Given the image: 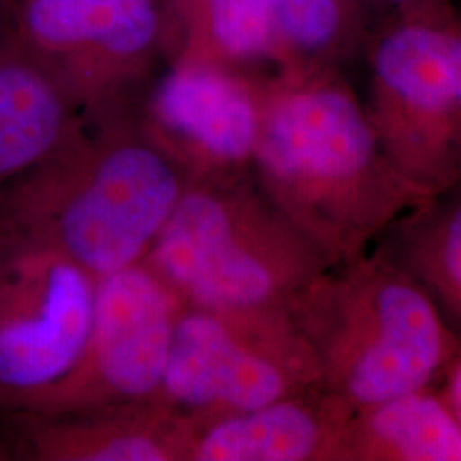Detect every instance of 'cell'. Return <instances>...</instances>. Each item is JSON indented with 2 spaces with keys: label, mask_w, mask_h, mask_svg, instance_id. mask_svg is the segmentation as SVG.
I'll return each instance as SVG.
<instances>
[{
  "label": "cell",
  "mask_w": 461,
  "mask_h": 461,
  "mask_svg": "<svg viewBox=\"0 0 461 461\" xmlns=\"http://www.w3.org/2000/svg\"><path fill=\"white\" fill-rule=\"evenodd\" d=\"M411 274L461 320V197L422 217L409 249Z\"/></svg>",
  "instance_id": "17"
},
{
  "label": "cell",
  "mask_w": 461,
  "mask_h": 461,
  "mask_svg": "<svg viewBox=\"0 0 461 461\" xmlns=\"http://www.w3.org/2000/svg\"><path fill=\"white\" fill-rule=\"evenodd\" d=\"M367 4L378 5L379 9L386 11L392 19L447 7L446 0H367Z\"/></svg>",
  "instance_id": "18"
},
{
  "label": "cell",
  "mask_w": 461,
  "mask_h": 461,
  "mask_svg": "<svg viewBox=\"0 0 461 461\" xmlns=\"http://www.w3.org/2000/svg\"><path fill=\"white\" fill-rule=\"evenodd\" d=\"M251 178L330 267L356 260L396 209L420 197L384 154L366 104L329 70L265 83Z\"/></svg>",
  "instance_id": "1"
},
{
  "label": "cell",
  "mask_w": 461,
  "mask_h": 461,
  "mask_svg": "<svg viewBox=\"0 0 461 461\" xmlns=\"http://www.w3.org/2000/svg\"><path fill=\"white\" fill-rule=\"evenodd\" d=\"M86 116L64 77L5 32L0 38V190L64 148Z\"/></svg>",
  "instance_id": "13"
},
{
  "label": "cell",
  "mask_w": 461,
  "mask_h": 461,
  "mask_svg": "<svg viewBox=\"0 0 461 461\" xmlns=\"http://www.w3.org/2000/svg\"><path fill=\"white\" fill-rule=\"evenodd\" d=\"M185 308L146 262L99 277L83 361L43 413L156 402Z\"/></svg>",
  "instance_id": "8"
},
{
  "label": "cell",
  "mask_w": 461,
  "mask_h": 461,
  "mask_svg": "<svg viewBox=\"0 0 461 461\" xmlns=\"http://www.w3.org/2000/svg\"><path fill=\"white\" fill-rule=\"evenodd\" d=\"M350 417L340 400L316 388L200 428L190 461L340 460Z\"/></svg>",
  "instance_id": "12"
},
{
  "label": "cell",
  "mask_w": 461,
  "mask_h": 461,
  "mask_svg": "<svg viewBox=\"0 0 461 461\" xmlns=\"http://www.w3.org/2000/svg\"><path fill=\"white\" fill-rule=\"evenodd\" d=\"M461 461V428L443 398L428 390L352 413L346 458Z\"/></svg>",
  "instance_id": "15"
},
{
  "label": "cell",
  "mask_w": 461,
  "mask_h": 461,
  "mask_svg": "<svg viewBox=\"0 0 461 461\" xmlns=\"http://www.w3.org/2000/svg\"><path fill=\"white\" fill-rule=\"evenodd\" d=\"M445 402L461 428V357L449 371Z\"/></svg>",
  "instance_id": "19"
},
{
  "label": "cell",
  "mask_w": 461,
  "mask_h": 461,
  "mask_svg": "<svg viewBox=\"0 0 461 461\" xmlns=\"http://www.w3.org/2000/svg\"><path fill=\"white\" fill-rule=\"evenodd\" d=\"M267 81L230 67L176 57L139 118L190 182L251 175Z\"/></svg>",
  "instance_id": "10"
},
{
  "label": "cell",
  "mask_w": 461,
  "mask_h": 461,
  "mask_svg": "<svg viewBox=\"0 0 461 461\" xmlns=\"http://www.w3.org/2000/svg\"><path fill=\"white\" fill-rule=\"evenodd\" d=\"M9 2H11V0H7V4H9Z\"/></svg>",
  "instance_id": "20"
},
{
  "label": "cell",
  "mask_w": 461,
  "mask_h": 461,
  "mask_svg": "<svg viewBox=\"0 0 461 461\" xmlns=\"http://www.w3.org/2000/svg\"><path fill=\"white\" fill-rule=\"evenodd\" d=\"M5 2H7V0H5Z\"/></svg>",
  "instance_id": "21"
},
{
  "label": "cell",
  "mask_w": 461,
  "mask_h": 461,
  "mask_svg": "<svg viewBox=\"0 0 461 461\" xmlns=\"http://www.w3.org/2000/svg\"><path fill=\"white\" fill-rule=\"evenodd\" d=\"M98 279L0 226V415L43 413L83 361Z\"/></svg>",
  "instance_id": "7"
},
{
  "label": "cell",
  "mask_w": 461,
  "mask_h": 461,
  "mask_svg": "<svg viewBox=\"0 0 461 461\" xmlns=\"http://www.w3.org/2000/svg\"><path fill=\"white\" fill-rule=\"evenodd\" d=\"M195 420L159 402L0 415L2 461H190Z\"/></svg>",
  "instance_id": "11"
},
{
  "label": "cell",
  "mask_w": 461,
  "mask_h": 461,
  "mask_svg": "<svg viewBox=\"0 0 461 461\" xmlns=\"http://www.w3.org/2000/svg\"><path fill=\"white\" fill-rule=\"evenodd\" d=\"M367 112L419 195L461 178V19L447 7L390 19L369 50Z\"/></svg>",
  "instance_id": "5"
},
{
  "label": "cell",
  "mask_w": 461,
  "mask_h": 461,
  "mask_svg": "<svg viewBox=\"0 0 461 461\" xmlns=\"http://www.w3.org/2000/svg\"><path fill=\"white\" fill-rule=\"evenodd\" d=\"M294 316L313 346L321 388L352 412L426 390L451 350L428 289L407 268L378 260L327 272Z\"/></svg>",
  "instance_id": "4"
},
{
  "label": "cell",
  "mask_w": 461,
  "mask_h": 461,
  "mask_svg": "<svg viewBox=\"0 0 461 461\" xmlns=\"http://www.w3.org/2000/svg\"><path fill=\"white\" fill-rule=\"evenodd\" d=\"M267 2L287 72L327 70L363 43L366 0Z\"/></svg>",
  "instance_id": "16"
},
{
  "label": "cell",
  "mask_w": 461,
  "mask_h": 461,
  "mask_svg": "<svg viewBox=\"0 0 461 461\" xmlns=\"http://www.w3.org/2000/svg\"><path fill=\"white\" fill-rule=\"evenodd\" d=\"M142 262L186 306L291 314L330 268L251 175L188 183Z\"/></svg>",
  "instance_id": "3"
},
{
  "label": "cell",
  "mask_w": 461,
  "mask_h": 461,
  "mask_svg": "<svg viewBox=\"0 0 461 461\" xmlns=\"http://www.w3.org/2000/svg\"><path fill=\"white\" fill-rule=\"evenodd\" d=\"M316 388L318 359L294 314L186 306L156 402L203 428Z\"/></svg>",
  "instance_id": "6"
},
{
  "label": "cell",
  "mask_w": 461,
  "mask_h": 461,
  "mask_svg": "<svg viewBox=\"0 0 461 461\" xmlns=\"http://www.w3.org/2000/svg\"><path fill=\"white\" fill-rule=\"evenodd\" d=\"M165 11L180 26L176 57L230 67L257 79L264 68H276L277 76L287 72L267 0H167Z\"/></svg>",
  "instance_id": "14"
},
{
  "label": "cell",
  "mask_w": 461,
  "mask_h": 461,
  "mask_svg": "<svg viewBox=\"0 0 461 461\" xmlns=\"http://www.w3.org/2000/svg\"><path fill=\"white\" fill-rule=\"evenodd\" d=\"M14 34L68 84L86 115L116 108L165 40L161 0H11Z\"/></svg>",
  "instance_id": "9"
},
{
  "label": "cell",
  "mask_w": 461,
  "mask_h": 461,
  "mask_svg": "<svg viewBox=\"0 0 461 461\" xmlns=\"http://www.w3.org/2000/svg\"><path fill=\"white\" fill-rule=\"evenodd\" d=\"M51 158L0 190V226L96 279L140 264L190 178L140 122L101 112Z\"/></svg>",
  "instance_id": "2"
}]
</instances>
